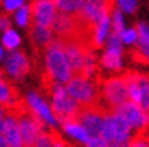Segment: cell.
Wrapping results in <instances>:
<instances>
[{"mask_svg": "<svg viewBox=\"0 0 149 147\" xmlns=\"http://www.w3.org/2000/svg\"><path fill=\"white\" fill-rule=\"evenodd\" d=\"M43 84L50 91V96H52L50 107L53 111V116L56 117L58 124L76 121V116H78V111H80V104L66 93L63 84L50 81L47 78H43Z\"/></svg>", "mask_w": 149, "mask_h": 147, "instance_id": "cell-1", "label": "cell"}, {"mask_svg": "<svg viewBox=\"0 0 149 147\" xmlns=\"http://www.w3.org/2000/svg\"><path fill=\"white\" fill-rule=\"evenodd\" d=\"M45 78L60 84H66L73 76L70 63L63 51L61 40L55 37V40L45 48Z\"/></svg>", "mask_w": 149, "mask_h": 147, "instance_id": "cell-2", "label": "cell"}, {"mask_svg": "<svg viewBox=\"0 0 149 147\" xmlns=\"http://www.w3.org/2000/svg\"><path fill=\"white\" fill-rule=\"evenodd\" d=\"M101 137L106 141L108 147H128L133 137V129L123 116H119L114 111H106Z\"/></svg>", "mask_w": 149, "mask_h": 147, "instance_id": "cell-3", "label": "cell"}, {"mask_svg": "<svg viewBox=\"0 0 149 147\" xmlns=\"http://www.w3.org/2000/svg\"><path fill=\"white\" fill-rule=\"evenodd\" d=\"M98 81V78H96ZM93 81L91 78H85L81 74H73L65 89L71 98H73L80 106H91V104H100V84Z\"/></svg>", "mask_w": 149, "mask_h": 147, "instance_id": "cell-4", "label": "cell"}, {"mask_svg": "<svg viewBox=\"0 0 149 147\" xmlns=\"http://www.w3.org/2000/svg\"><path fill=\"white\" fill-rule=\"evenodd\" d=\"M98 83H100V98L106 103L109 111L128 101V86L124 76H113L106 79L98 78Z\"/></svg>", "mask_w": 149, "mask_h": 147, "instance_id": "cell-5", "label": "cell"}, {"mask_svg": "<svg viewBox=\"0 0 149 147\" xmlns=\"http://www.w3.org/2000/svg\"><path fill=\"white\" fill-rule=\"evenodd\" d=\"M123 76L128 86V99L149 112V76L138 71H126Z\"/></svg>", "mask_w": 149, "mask_h": 147, "instance_id": "cell-6", "label": "cell"}, {"mask_svg": "<svg viewBox=\"0 0 149 147\" xmlns=\"http://www.w3.org/2000/svg\"><path fill=\"white\" fill-rule=\"evenodd\" d=\"M18 121V127H20L22 141H23V147H33L37 137L40 136V132L47 131V124L28 109V106L25 109L18 112L15 116Z\"/></svg>", "mask_w": 149, "mask_h": 147, "instance_id": "cell-7", "label": "cell"}, {"mask_svg": "<svg viewBox=\"0 0 149 147\" xmlns=\"http://www.w3.org/2000/svg\"><path fill=\"white\" fill-rule=\"evenodd\" d=\"M106 107L101 104H91V106H80L76 121L86 129L90 137H98L101 136L103 129V121H104V114H106Z\"/></svg>", "mask_w": 149, "mask_h": 147, "instance_id": "cell-8", "label": "cell"}, {"mask_svg": "<svg viewBox=\"0 0 149 147\" xmlns=\"http://www.w3.org/2000/svg\"><path fill=\"white\" fill-rule=\"evenodd\" d=\"M113 111L118 112L119 116H123L126 119V122L131 126V129H134L136 132H146V129L149 126V112L141 109L136 103L128 99L118 107H114Z\"/></svg>", "mask_w": 149, "mask_h": 147, "instance_id": "cell-9", "label": "cell"}, {"mask_svg": "<svg viewBox=\"0 0 149 147\" xmlns=\"http://www.w3.org/2000/svg\"><path fill=\"white\" fill-rule=\"evenodd\" d=\"M101 66L104 69L118 71L123 64V43L121 37H118L114 33H109L106 38V50L101 56Z\"/></svg>", "mask_w": 149, "mask_h": 147, "instance_id": "cell-10", "label": "cell"}, {"mask_svg": "<svg viewBox=\"0 0 149 147\" xmlns=\"http://www.w3.org/2000/svg\"><path fill=\"white\" fill-rule=\"evenodd\" d=\"M61 45H63L65 56L68 60L73 74H80L81 68H83V63H85L86 48H90V46H86L85 43L80 42L78 38H65V40H61Z\"/></svg>", "mask_w": 149, "mask_h": 147, "instance_id": "cell-11", "label": "cell"}, {"mask_svg": "<svg viewBox=\"0 0 149 147\" xmlns=\"http://www.w3.org/2000/svg\"><path fill=\"white\" fill-rule=\"evenodd\" d=\"M25 103H27L28 109L32 111L35 116H38L48 127H56L58 126V121H56V117L53 116V111H52L50 104L45 103V99H43L38 93L30 91V93L27 94V101H25Z\"/></svg>", "mask_w": 149, "mask_h": 147, "instance_id": "cell-12", "label": "cell"}, {"mask_svg": "<svg viewBox=\"0 0 149 147\" xmlns=\"http://www.w3.org/2000/svg\"><path fill=\"white\" fill-rule=\"evenodd\" d=\"M33 23L45 26H52L55 17L58 13L56 7H55V0H33L30 5Z\"/></svg>", "mask_w": 149, "mask_h": 147, "instance_id": "cell-13", "label": "cell"}, {"mask_svg": "<svg viewBox=\"0 0 149 147\" xmlns=\"http://www.w3.org/2000/svg\"><path fill=\"white\" fill-rule=\"evenodd\" d=\"M5 71L15 79L23 78L30 71V63H28L27 55L20 50H10L5 58Z\"/></svg>", "mask_w": 149, "mask_h": 147, "instance_id": "cell-14", "label": "cell"}, {"mask_svg": "<svg viewBox=\"0 0 149 147\" xmlns=\"http://www.w3.org/2000/svg\"><path fill=\"white\" fill-rule=\"evenodd\" d=\"M2 136L5 137L8 147H23L20 127H18V121H17L15 116H12V114L3 116V129H2Z\"/></svg>", "mask_w": 149, "mask_h": 147, "instance_id": "cell-15", "label": "cell"}, {"mask_svg": "<svg viewBox=\"0 0 149 147\" xmlns=\"http://www.w3.org/2000/svg\"><path fill=\"white\" fill-rule=\"evenodd\" d=\"M32 40L38 48H47L55 40V33L52 30V26L33 23L32 25Z\"/></svg>", "mask_w": 149, "mask_h": 147, "instance_id": "cell-16", "label": "cell"}, {"mask_svg": "<svg viewBox=\"0 0 149 147\" xmlns=\"http://www.w3.org/2000/svg\"><path fill=\"white\" fill-rule=\"evenodd\" d=\"M61 127H63V131L66 132L68 136H71L73 139H76V141L81 142V144H86V142L90 141V134L86 132V129L81 126L78 121L63 122V124H61Z\"/></svg>", "mask_w": 149, "mask_h": 147, "instance_id": "cell-17", "label": "cell"}, {"mask_svg": "<svg viewBox=\"0 0 149 147\" xmlns=\"http://www.w3.org/2000/svg\"><path fill=\"white\" fill-rule=\"evenodd\" d=\"M136 32H138L136 43H138V46H139V51L143 53L144 60H149V25L141 21L136 26Z\"/></svg>", "mask_w": 149, "mask_h": 147, "instance_id": "cell-18", "label": "cell"}, {"mask_svg": "<svg viewBox=\"0 0 149 147\" xmlns=\"http://www.w3.org/2000/svg\"><path fill=\"white\" fill-rule=\"evenodd\" d=\"M17 99H18V94H17L15 88L0 76V106L5 107V106L15 103Z\"/></svg>", "mask_w": 149, "mask_h": 147, "instance_id": "cell-19", "label": "cell"}, {"mask_svg": "<svg viewBox=\"0 0 149 147\" xmlns=\"http://www.w3.org/2000/svg\"><path fill=\"white\" fill-rule=\"evenodd\" d=\"M85 0H55V7L60 13H68V15H76L81 10Z\"/></svg>", "mask_w": 149, "mask_h": 147, "instance_id": "cell-20", "label": "cell"}, {"mask_svg": "<svg viewBox=\"0 0 149 147\" xmlns=\"http://www.w3.org/2000/svg\"><path fill=\"white\" fill-rule=\"evenodd\" d=\"M20 35L13 30V28H7L5 32H3V37H2V46L5 48V50H17V48L20 46Z\"/></svg>", "mask_w": 149, "mask_h": 147, "instance_id": "cell-21", "label": "cell"}, {"mask_svg": "<svg viewBox=\"0 0 149 147\" xmlns=\"http://www.w3.org/2000/svg\"><path fill=\"white\" fill-rule=\"evenodd\" d=\"M123 30H124V18H123V13L119 8H113L111 12V28H109V33H114L118 37H121Z\"/></svg>", "mask_w": 149, "mask_h": 147, "instance_id": "cell-22", "label": "cell"}, {"mask_svg": "<svg viewBox=\"0 0 149 147\" xmlns=\"http://www.w3.org/2000/svg\"><path fill=\"white\" fill-rule=\"evenodd\" d=\"M15 21L17 25L22 28H27L32 23V12H30V5H22L18 10H15Z\"/></svg>", "mask_w": 149, "mask_h": 147, "instance_id": "cell-23", "label": "cell"}, {"mask_svg": "<svg viewBox=\"0 0 149 147\" xmlns=\"http://www.w3.org/2000/svg\"><path fill=\"white\" fill-rule=\"evenodd\" d=\"M128 147H149V134L138 132L134 137H131Z\"/></svg>", "mask_w": 149, "mask_h": 147, "instance_id": "cell-24", "label": "cell"}, {"mask_svg": "<svg viewBox=\"0 0 149 147\" xmlns=\"http://www.w3.org/2000/svg\"><path fill=\"white\" fill-rule=\"evenodd\" d=\"M136 40H138V32H136V28H124L121 33V43L123 45H133V43H136Z\"/></svg>", "mask_w": 149, "mask_h": 147, "instance_id": "cell-25", "label": "cell"}, {"mask_svg": "<svg viewBox=\"0 0 149 147\" xmlns=\"http://www.w3.org/2000/svg\"><path fill=\"white\" fill-rule=\"evenodd\" d=\"M116 3L121 8V12H126V13H133L138 8V0H116Z\"/></svg>", "mask_w": 149, "mask_h": 147, "instance_id": "cell-26", "label": "cell"}, {"mask_svg": "<svg viewBox=\"0 0 149 147\" xmlns=\"http://www.w3.org/2000/svg\"><path fill=\"white\" fill-rule=\"evenodd\" d=\"M2 5H3V10L7 13H12L23 5V0H2Z\"/></svg>", "mask_w": 149, "mask_h": 147, "instance_id": "cell-27", "label": "cell"}, {"mask_svg": "<svg viewBox=\"0 0 149 147\" xmlns=\"http://www.w3.org/2000/svg\"><path fill=\"white\" fill-rule=\"evenodd\" d=\"M85 146L86 147H108V144L101 136H98V137H90V141L86 142Z\"/></svg>", "mask_w": 149, "mask_h": 147, "instance_id": "cell-28", "label": "cell"}, {"mask_svg": "<svg viewBox=\"0 0 149 147\" xmlns=\"http://www.w3.org/2000/svg\"><path fill=\"white\" fill-rule=\"evenodd\" d=\"M0 28L5 32L7 28H10V20H8V17H0Z\"/></svg>", "mask_w": 149, "mask_h": 147, "instance_id": "cell-29", "label": "cell"}, {"mask_svg": "<svg viewBox=\"0 0 149 147\" xmlns=\"http://www.w3.org/2000/svg\"><path fill=\"white\" fill-rule=\"evenodd\" d=\"M53 147H65L63 139H61V137H58V139H56V142H55V146H53Z\"/></svg>", "mask_w": 149, "mask_h": 147, "instance_id": "cell-30", "label": "cell"}, {"mask_svg": "<svg viewBox=\"0 0 149 147\" xmlns=\"http://www.w3.org/2000/svg\"><path fill=\"white\" fill-rule=\"evenodd\" d=\"M0 147H8V144H7V141H5V137L0 134Z\"/></svg>", "mask_w": 149, "mask_h": 147, "instance_id": "cell-31", "label": "cell"}, {"mask_svg": "<svg viewBox=\"0 0 149 147\" xmlns=\"http://www.w3.org/2000/svg\"><path fill=\"white\" fill-rule=\"evenodd\" d=\"M2 129H3V117H0V134H2Z\"/></svg>", "mask_w": 149, "mask_h": 147, "instance_id": "cell-32", "label": "cell"}, {"mask_svg": "<svg viewBox=\"0 0 149 147\" xmlns=\"http://www.w3.org/2000/svg\"><path fill=\"white\" fill-rule=\"evenodd\" d=\"M3 116H5V112H3V107L0 106V117H3Z\"/></svg>", "mask_w": 149, "mask_h": 147, "instance_id": "cell-33", "label": "cell"}, {"mask_svg": "<svg viewBox=\"0 0 149 147\" xmlns=\"http://www.w3.org/2000/svg\"><path fill=\"white\" fill-rule=\"evenodd\" d=\"M3 58V46H0V60Z\"/></svg>", "mask_w": 149, "mask_h": 147, "instance_id": "cell-34", "label": "cell"}, {"mask_svg": "<svg viewBox=\"0 0 149 147\" xmlns=\"http://www.w3.org/2000/svg\"><path fill=\"white\" fill-rule=\"evenodd\" d=\"M0 76H2V69H0Z\"/></svg>", "mask_w": 149, "mask_h": 147, "instance_id": "cell-35", "label": "cell"}, {"mask_svg": "<svg viewBox=\"0 0 149 147\" xmlns=\"http://www.w3.org/2000/svg\"><path fill=\"white\" fill-rule=\"evenodd\" d=\"M0 2H2V0H0Z\"/></svg>", "mask_w": 149, "mask_h": 147, "instance_id": "cell-36", "label": "cell"}]
</instances>
